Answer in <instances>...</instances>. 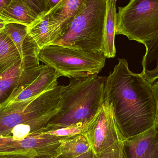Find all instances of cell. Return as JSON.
Segmentation results:
<instances>
[{
  "label": "cell",
  "instance_id": "3957f363",
  "mask_svg": "<svg viewBox=\"0 0 158 158\" xmlns=\"http://www.w3.org/2000/svg\"><path fill=\"white\" fill-rule=\"evenodd\" d=\"M106 5L107 0H85L83 7L70 22L65 33L53 44L102 52Z\"/></svg>",
  "mask_w": 158,
  "mask_h": 158
},
{
  "label": "cell",
  "instance_id": "30bf717a",
  "mask_svg": "<svg viewBox=\"0 0 158 158\" xmlns=\"http://www.w3.org/2000/svg\"><path fill=\"white\" fill-rule=\"evenodd\" d=\"M85 2V0H61L47 12L49 16L48 45L64 34L70 22L82 9Z\"/></svg>",
  "mask_w": 158,
  "mask_h": 158
},
{
  "label": "cell",
  "instance_id": "9c48e42d",
  "mask_svg": "<svg viewBox=\"0 0 158 158\" xmlns=\"http://www.w3.org/2000/svg\"><path fill=\"white\" fill-rule=\"evenodd\" d=\"M68 137H61L40 131L20 140L0 138V152H32L37 156H57L56 150Z\"/></svg>",
  "mask_w": 158,
  "mask_h": 158
},
{
  "label": "cell",
  "instance_id": "ac0fdd59",
  "mask_svg": "<svg viewBox=\"0 0 158 158\" xmlns=\"http://www.w3.org/2000/svg\"><path fill=\"white\" fill-rule=\"evenodd\" d=\"M27 68L19 62L0 71V98L18 82Z\"/></svg>",
  "mask_w": 158,
  "mask_h": 158
},
{
  "label": "cell",
  "instance_id": "83f0119b",
  "mask_svg": "<svg viewBox=\"0 0 158 158\" xmlns=\"http://www.w3.org/2000/svg\"><path fill=\"white\" fill-rule=\"evenodd\" d=\"M55 157L51 156H37L35 158H54Z\"/></svg>",
  "mask_w": 158,
  "mask_h": 158
},
{
  "label": "cell",
  "instance_id": "44dd1931",
  "mask_svg": "<svg viewBox=\"0 0 158 158\" xmlns=\"http://www.w3.org/2000/svg\"><path fill=\"white\" fill-rule=\"evenodd\" d=\"M95 158H126L124 145H116L98 156Z\"/></svg>",
  "mask_w": 158,
  "mask_h": 158
},
{
  "label": "cell",
  "instance_id": "7402d4cb",
  "mask_svg": "<svg viewBox=\"0 0 158 158\" xmlns=\"http://www.w3.org/2000/svg\"><path fill=\"white\" fill-rule=\"evenodd\" d=\"M37 154L32 152H0V158H35Z\"/></svg>",
  "mask_w": 158,
  "mask_h": 158
},
{
  "label": "cell",
  "instance_id": "6da1fadb",
  "mask_svg": "<svg viewBox=\"0 0 158 158\" xmlns=\"http://www.w3.org/2000/svg\"><path fill=\"white\" fill-rule=\"evenodd\" d=\"M118 60L107 77L104 101L111 105L115 121L126 140L156 125L157 106L152 84L141 74L131 71L127 60Z\"/></svg>",
  "mask_w": 158,
  "mask_h": 158
},
{
  "label": "cell",
  "instance_id": "e0dca14e",
  "mask_svg": "<svg viewBox=\"0 0 158 158\" xmlns=\"http://www.w3.org/2000/svg\"><path fill=\"white\" fill-rule=\"evenodd\" d=\"M19 62L21 59L16 47L3 31L0 36V71Z\"/></svg>",
  "mask_w": 158,
  "mask_h": 158
},
{
  "label": "cell",
  "instance_id": "5b68a950",
  "mask_svg": "<svg viewBox=\"0 0 158 158\" xmlns=\"http://www.w3.org/2000/svg\"><path fill=\"white\" fill-rule=\"evenodd\" d=\"M39 61L54 69L59 77L79 79L98 75L105 66L106 57L102 52H91L57 44L40 50Z\"/></svg>",
  "mask_w": 158,
  "mask_h": 158
},
{
  "label": "cell",
  "instance_id": "f546056e",
  "mask_svg": "<svg viewBox=\"0 0 158 158\" xmlns=\"http://www.w3.org/2000/svg\"><path fill=\"white\" fill-rule=\"evenodd\" d=\"M0 99H1V98H0ZM0 106H1V102H0Z\"/></svg>",
  "mask_w": 158,
  "mask_h": 158
},
{
  "label": "cell",
  "instance_id": "2e32d148",
  "mask_svg": "<svg viewBox=\"0 0 158 158\" xmlns=\"http://www.w3.org/2000/svg\"><path fill=\"white\" fill-rule=\"evenodd\" d=\"M49 16L47 12L38 16L34 22L27 27V35L40 50L48 46Z\"/></svg>",
  "mask_w": 158,
  "mask_h": 158
},
{
  "label": "cell",
  "instance_id": "8992f818",
  "mask_svg": "<svg viewBox=\"0 0 158 158\" xmlns=\"http://www.w3.org/2000/svg\"><path fill=\"white\" fill-rule=\"evenodd\" d=\"M116 35L145 44L158 35V0H131L118 8Z\"/></svg>",
  "mask_w": 158,
  "mask_h": 158
},
{
  "label": "cell",
  "instance_id": "4fadbf2b",
  "mask_svg": "<svg viewBox=\"0 0 158 158\" xmlns=\"http://www.w3.org/2000/svg\"><path fill=\"white\" fill-rule=\"evenodd\" d=\"M0 16L12 23L29 26L38 15L22 0H12L7 6L0 11Z\"/></svg>",
  "mask_w": 158,
  "mask_h": 158
},
{
  "label": "cell",
  "instance_id": "277c9868",
  "mask_svg": "<svg viewBox=\"0 0 158 158\" xmlns=\"http://www.w3.org/2000/svg\"><path fill=\"white\" fill-rule=\"evenodd\" d=\"M61 85L35 97L0 107V138L9 136L17 125L32 121L49 122L61 109Z\"/></svg>",
  "mask_w": 158,
  "mask_h": 158
},
{
  "label": "cell",
  "instance_id": "603a6c76",
  "mask_svg": "<svg viewBox=\"0 0 158 158\" xmlns=\"http://www.w3.org/2000/svg\"><path fill=\"white\" fill-rule=\"evenodd\" d=\"M152 90L154 96L156 101L157 110L156 121V125L158 126V81L155 83L152 84Z\"/></svg>",
  "mask_w": 158,
  "mask_h": 158
},
{
  "label": "cell",
  "instance_id": "5bb4252c",
  "mask_svg": "<svg viewBox=\"0 0 158 158\" xmlns=\"http://www.w3.org/2000/svg\"><path fill=\"white\" fill-rule=\"evenodd\" d=\"M146 53L143 56V70L141 75L149 83L158 79V35L145 44Z\"/></svg>",
  "mask_w": 158,
  "mask_h": 158
},
{
  "label": "cell",
  "instance_id": "cb8c5ba5",
  "mask_svg": "<svg viewBox=\"0 0 158 158\" xmlns=\"http://www.w3.org/2000/svg\"><path fill=\"white\" fill-rule=\"evenodd\" d=\"M54 158H95V155L93 152V150L91 149L87 153L76 158H69L64 156L62 155H58Z\"/></svg>",
  "mask_w": 158,
  "mask_h": 158
},
{
  "label": "cell",
  "instance_id": "9a60e30c",
  "mask_svg": "<svg viewBox=\"0 0 158 158\" xmlns=\"http://www.w3.org/2000/svg\"><path fill=\"white\" fill-rule=\"evenodd\" d=\"M88 139L84 134L69 136L61 143L56 154L69 158L80 156L91 150Z\"/></svg>",
  "mask_w": 158,
  "mask_h": 158
},
{
  "label": "cell",
  "instance_id": "ffe728a7",
  "mask_svg": "<svg viewBox=\"0 0 158 158\" xmlns=\"http://www.w3.org/2000/svg\"><path fill=\"white\" fill-rule=\"evenodd\" d=\"M38 16L49 11L48 0H22Z\"/></svg>",
  "mask_w": 158,
  "mask_h": 158
},
{
  "label": "cell",
  "instance_id": "d6986e66",
  "mask_svg": "<svg viewBox=\"0 0 158 158\" xmlns=\"http://www.w3.org/2000/svg\"><path fill=\"white\" fill-rule=\"evenodd\" d=\"M86 126L87 125L83 124H73L64 128L44 132L61 137H69L79 134H84Z\"/></svg>",
  "mask_w": 158,
  "mask_h": 158
},
{
  "label": "cell",
  "instance_id": "7c38bea8",
  "mask_svg": "<svg viewBox=\"0 0 158 158\" xmlns=\"http://www.w3.org/2000/svg\"><path fill=\"white\" fill-rule=\"evenodd\" d=\"M117 0H107L106 12L103 32L101 52L106 58H114L116 55V2Z\"/></svg>",
  "mask_w": 158,
  "mask_h": 158
},
{
  "label": "cell",
  "instance_id": "f1b7e54d",
  "mask_svg": "<svg viewBox=\"0 0 158 158\" xmlns=\"http://www.w3.org/2000/svg\"><path fill=\"white\" fill-rule=\"evenodd\" d=\"M3 30H0V36H1V34H2V32H3Z\"/></svg>",
  "mask_w": 158,
  "mask_h": 158
},
{
  "label": "cell",
  "instance_id": "7a4b0ae2",
  "mask_svg": "<svg viewBox=\"0 0 158 158\" xmlns=\"http://www.w3.org/2000/svg\"><path fill=\"white\" fill-rule=\"evenodd\" d=\"M107 77L95 75L84 78L71 79L61 86L60 110L41 131L57 130L73 124L87 125L104 103Z\"/></svg>",
  "mask_w": 158,
  "mask_h": 158
},
{
  "label": "cell",
  "instance_id": "484cf974",
  "mask_svg": "<svg viewBox=\"0 0 158 158\" xmlns=\"http://www.w3.org/2000/svg\"><path fill=\"white\" fill-rule=\"evenodd\" d=\"M12 0H0V11L7 6Z\"/></svg>",
  "mask_w": 158,
  "mask_h": 158
},
{
  "label": "cell",
  "instance_id": "d4e9b609",
  "mask_svg": "<svg viewBox=\"0 0 158 158\" xmlns=\"http://www.w3.org/2000/svg\"><path fill=\"white\" fill-rule=\"evenodd\" d=\"M10 23H12V22L10 20L0 16V30H3L6 25Z\"/></svg>",
  "mask_w": 158,
  "mask_h": 158
},
{
  "label": "cell",
  "instance_id": "52a82bcc",
  "mask_svg": "<svg viewBox=\"0 0 158 158\" xmlns=\"http://www.w3.org/2000/svg\"><path fill=\"white\" fill-rule=\"evenodd\" d=\"M84 135L95 156L116 145H124L122 134L110 104L104 101L102 106L87 124Z\"/></svg>",
  "mask_w": 158,
  "mask_h": 158
},
{
  "label": "cell",
  "instance_id": "8fae6325",
  "mask_svg": "<svg viewBox=\"0 0 158 158\" xmlns=\"http://www.w3.org/2000/svg\"><path fill=\"white\" fill-rule=\"evenodd\" d=\"M126 158H158V126L125 140Z\"/></svg>",
  "mask_w": 158,
  "mask_h": 158
},
{
  "label": "cell",
  "instance_id": "ba28073f",
  "mask_svg": "<svg viewBox=\"0 0 158 158\" xmlns=\"http://www.w3.org/2000/svg\"><path fill=\"white\" fill-rule=\"evenodd\" d=\"M56 70L47 65L27 68L1 106L37 96L58 85Z\"/></svg>",
  "mask_w": 158,
  "mask_h": 158
},
{
  "label": "cell",
  "instance_id": "4316f807",
  "mask_svg": "<svg viewBox=\"0 0 158 158\" xmlns=\"http://www.w3.org/2000/svg\"><path fill=\"white\" fill-rule=\"evenodd\" d=\"M61 1V0H48L49 10H51L55 6H56V5Z\"/></svg>",
  "mask_w": 158,
  "mask_h": 158
}]
</instances>
